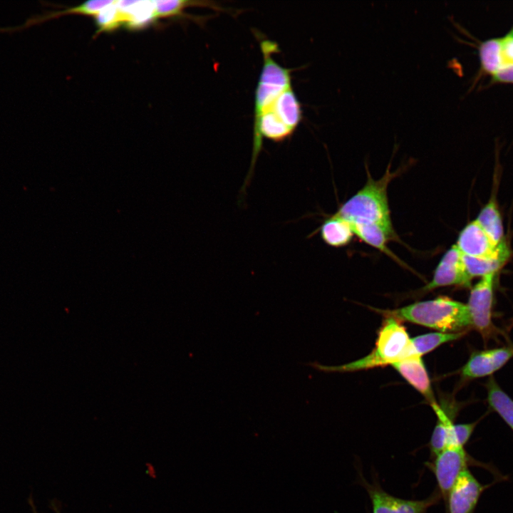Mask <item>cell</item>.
<instances>
[{
	"label": "cell",
	"mask_w": 513,
	"mask_h": 513,
	"mask_svg": "<svg viewBox=\"0 0 513 513\" xmlns=\"http://www.w3.org/2000/svg\"><path fill=\"white\" fill-rule=\"evenodd\" d=\"M470 462L472 460L463 447H447L432 458V462H428L445 502L457 478L467 470Z\"/></svg>",
	"instance_id": "obj_5"
},
{
	"label": "cell",
	"mask_w": 513,
	"mask_h": 513,
	"mask_svg": "<svg viewBox=\"0 0 513 513\" xmlns=\"http://www.w3.org/2000/svg\"><path fill=\"white\" fill-rule=\"evenodd\" d=\"M155 13L157 18H167L180 16L184 14V10L189 7H204L212 9L217 11H227L217 2L210 1H186V0H165L154 1Z\"/></svg>",
	"instance_id": "obj_18"
},
{
	"label": "cell",
	"mask_w": 513,
	"mask_h": 513,
	"mask_svg": "<svg viewBox=\"0 0 513 513\" xmlns=\"http://www.w3.org/2000/svg\"><path fill=\"white\" fill-rule=\"evenodd\" d=\"M471 279L466 271L462 254L455 244L444 254L432 280L422 289V291L448 286L470 287Z\"/></svg>",
	"instance_id": "obj_7"
},
{
	"label": "cell",
	"mask_w": 513,
	"mask_h": 513,
	"mask_svg": "<svg viewBox=\"0 0 513 513\" xmlns=\"http://www.w3.org/2000/svg\"><path fill=\"white\" fill-rule=\"evenodd\" d=\"M477 422L454 424L453 429L450 433L447 447H463L468 442Z\"/></svg>",
	"instance_id": "obj_25"
},
{
	"label": "cell",
	"mask_w": 513,
	"mask_h": 513,
	"mask_svg": "<svg viewBox=\"0 0 513 513\" xmlns=\"http://www.w3.org/2000/svg\"><path fill=\"white\" fill-rule=\"evenodd\" d=\"M513 357V346L473 352L462 368V376L477 378L492 375Z\"/></svg>",
	"instance_id": "obj_9"
},
{
	"label": "cell",
	"mask_w": 513,
	"mask_h": 513,
	"mask_svg": "<svg viewBox=\"0 0 513 513\" xmlns=\"http://www.w3.org/2000/svg\"><path fill=\"white\" fill-rule=\"evenodd\" d=\"M28 504H29V505H30V507H31V513H39V512L37 511V509H36V507L35 504H34V501H33V497H31V496L29 497V498H28Z\"/></svg>",
	"instance_id": "obj_28"
},
{
	"label": "cell",
	"mask_w": 513,
	"mask_h": 513,
	"mask_svg": "<svg viewBox=\"0 0 513 513\" xmlns=\"http://www.w3.org/2000/svg\"><path fill=\"white\" fill-rule=\"evenodd\" d=\"M475 220L495 244L504 240L502 217L495 200L491 199L484 205Z\"/></svg>",
	"instance_id": "obj_19"
},
{
	"label": "cell",
	"mask_w": 513,
	"mask_h": 513,
	"mask_svg": "<svg viewBox=\"0 0 513 513\" xmlns=\"http://www.w3.org/2000/svg\"><path fill=\"white\" fill-rule=\"evenodd\" d=\"M123 24L132 29L147 26L157 18L154 1H116Z\"/></svg>",
	"instance_id": "obj_12"
},
{
	"label": "cell",
	"mask_w": 513,
	"mask_h": 513,
	"mask_svg": "<svg viewBox=\"0 0 513 513\" xmlns=\"http://www.w3.org/2000/svg\"><path fill=\"white\" fill-rule=\"evenodd\" d=\"M354 234L357 235L364 242L378 249L394 260L398 259L388 249L387 242L389 237L385 232L378 225L361 222H348Z\"/></svg>",
	"instance_id": "obj_16"
},
{
	"label": "cell",
	"mask_w": 513,
	"mask_h": 513,
	"mask_svg": "<svg viewBox=\"0 0 513 513\" xmlns=\"http://www.w3.org/2000/svg\"><path fill=\"white\" fill-rule=\"evenodd\" d=\"M390 366L423 395L430 405L437 403L422 356L413 354L395 362Z\"/></svg>",
	"instance_id": "obj_11"
},
{
	"label": "cell",
	"mask_w": 513,
	"mask_h": 513,
	"mask_svg": "<svg viewBox=\"0 0 513 513\" xmlns=\"http://www.w3.org/2000/svg\"><path fill=\"white\" fill-rule=\"evenodd\" d=\"M94 17L99 31H113L123 24L122 17L117 7L116 1L113 4L104 8Z\"/></svg>",
	"instance_id": "obj_24"
},
{
	"label": "cell",
	"mask_w": 513,
	"mask_h": 513,
	"mask_svg": "<svg viewBox=\"0 0 513 513\" xmlns=\"http://www.w3.org/2000/svg\"><path fill=\"white\" fill-rule=\"evenodd\" d=\"M361 480L370 499L372 513H426L441 499L438 490L421 500L401 499L390 495L378 485L370 484L363 478Z\"/></svg>",
	"instance_id": "obj_6"
},
{
	"label": "cell",
	"mask_w": 513,
	"mask_h": 513,
	"mask_svg": "<svg viewBox=\"0 0 513 513\" xmlns=\"http://www.w3.org/2000/svg\"><path fill=\"white\" fill-rule=\"evenodd\" d=\"M510 256L509 246L504 239L500 243L498 252L488 258H474L462 255L463 262L469 276H484L497 274L507 262Z\"/></svg>",
	"instance_id": "obj_14"
},
{
	"label": "cell",
	"mask_w": 513,
	"mask_h": 513,
	"mask_svg": "<svg viewBox=\"0 0 513 513\" xmlns=\"http://www.w3.org/2000/svg\"><path fill=\"white\" fill-rule=\"evenodd\" d=\"M499 245L493 242L476 220L462 229L455 244L462 255L474 258L492 256L498 252Z\"/></svg>",
	"instance_id": "obj_10"
},
{
	"label": "cell",
	"mask_w": 513,
	"mask_h": 513,
	"mask_svg": "<svg viewBox=\"0 0 513 513\" xmlns=\"http://www.w3.org/2000/svg\"><path fill=\"white\" fill-rule=\"evenodd\" d=\"M430 406L437 415V423L428 443L431 458L432 459L447 447V428L451 423H454V414L448 412V409L441 407L437 403Z\"/></svg>",
	"instance_id": "obj_17"
},
{
	"label": "cell",
	"mask_w": 513,
	"mask_h": 513,
	"mask_svg": "<svg viewBox=\"0 0 513 513\" xmlns=\"http://www.w3.org/2000/svg\"><path fill=\"white\" fill-rule=\"evenodd\" d=\"M385 316H393L445 333L459 332L471 326L467 304L447 296L415 302L400 309L381 310Z\"/></svg>",
	"instance_id": "obj_3"
},
{
	"label": "cell",
	"mask_w": 513,
	"mask_h": 513,
	"mask_svg": "<svg viewBox=\"0 0 513 513\" xmlns=\"http://www.w3.org/2000/svg\"><path fill=\"white\" fill-rule=\"evenodd\" d=\"M319 232L323 241L333 247L347 245L354 234L348 222L335 214L322 223Z\"/></svg>",
	"instance_id": "obj_15"
},
{
	"label": "cell",
	"mask_w": 513,
	"mask_h": 513,
	"mask_svg": "<svg viewBox=\"0 0 513 513\" xmlns=\"http://www.w3.org/2000/svg\"><path fill=\"white\" fill-rule=\"evenodd\" d=\"M416 354L408 332L398 318L386 316L374 349L365 357L341 366H324L310 363L309 366L324 372H348L391 365Z\"/></svg>",
	"instance_id": "obj_1"
},
{
	"label": "cell",
	"mask_w": 513,
	"mask_h": 513,
	"mask_svg": "<svg viewBox=\"0 0 513 513\" xmlns=\"http://www.w3.org/2000/svg\"><path fill=\"white\" fill-rule=\"evenodd\" d=\"M267 110L272 111L293 133L303 118L301 104L292 87L283 91Z\"/></svg>",
	"instance_id": "obj_13"
},
{
	"label": "cell",
	"mask_w": 513,
	"mask_h": 513,
	"mask_svg": "<svg viewBox=\"0 0 513 513\" xmlns=\"http://www.w3.org/2000/svg\"><path fill=\"white\" fill-rule=\"evenodd\" d=\"M114 2L115 1L109 0L88 1L76 7L70 8L64 11L45 12L43 14L36 15V22L40 24L62 15L71 14H80L95 16L104 8L113 4Z\"/></svg>",
	"instance_id": "obj_23"
},
{
	"label": "cell",
	"mask_w": 513,
	"mask_h": 513,
	"mask_svg": "<svg viewBox=\"0 0 513 513\" xmlns=\"http://www.w3.org/2000/svg\"><path fill=\"white\" fill-rule=\"evenodd\" d=\"M502 67L513 65V31L501 38Z\"/></svg>",
	"instance_id": "obj_26"
},
{
	"label": "cell",
	"mask_w": 513,
	"mask_h": 513,
	"mask_svg": "<svg viewBox=\"0 0 513 513\" xmlns=\"http://www.w3.org/2000/svg\"><path fill=\"white\" fill-rule=\"evenodd\" d=\"M495 82L513 83V65L505 66L499 68L494 75Z\"/></svg>",
	"instance_id": "obj_27"
},
{
	"label": "cell",
	"mask_w": 513,
	"mask_h": 513,
	"mask_svg": "<svg viewBox=\"0 0 513 513\" xmlns=\"http://www.w3.org/2000/svg\"><path fill=\"white\" fill-rule=\"evenodd\" d=\"M501 38L483 41L479 47V56L482 69L494 75L502 68L500 56Z\"/></svg>",
	"instance_id": "obj_22"
},
{
	"label": "cell",
	"mask_w": 513,
	"mask_h": 513,
	"mask_svg": "<svg viewBox=\"0 0 513 513\" xmlns=\"http://www.w3.org/2000/svg\"><path fill=\"white\" fill-rule=\"evenodd\" d=\"M496 274L484 276L472 288L467 304L471 326L487 340L494 333L492 320L494 283Z\"/></svg>",
	"instance_id": "obj_4"
},
{
	"label": "cell",
	"mask_w": 513,
	"mask_h": 513,
	"mask_svg": "<svg viewBox=\"0 0 513 513\" xmlns=\"http://www.w3.org/2000/svg\"><path fill=\"white\" fill-rule=\"evenodd\" d=\"M485 488L486 486L466 470L459 476L447 495L446 513H473Z\"/></svg>",
	"instance_id": "obj_8"
},
{
	"label": "cell",
	"mask_w": 513,
	"mask_h": 513,
	"mask_svg": "<svg viewBox=\"0 0 513 513\" xmlns=\"http://www.w3.org/2000/svg\"><path fill=\"white\" fill-rule=\"evenodd\" d=\"M462 335V332H433L415 336L411 338V342L415 353L422 356L443 343L458 339Z\"/></svg>",
	"instance_id": "obj_21"
},
{
	"label": "cell",
	"mask_w": 513,
	"mask_h": 513,
	"mask_svg": "<svg viewBox=\"0 0 513 513\" xmlns=\"http://www.w3.org/2000/svg\"><path fill=\"white\" fill-rule=\"evenodd\" d=\"M389 164L385 174L375 180L367 170L368 179L364 187L346 201L335 214L348 222L373 223L380 227L390 239L395 237L388 202L389 182L398 171L391 172Z\"/></svg>",
	"instance_id": "obj_2"
},
{
	"label": "cell",
	"mask_w": 513,
	"mask_h": 513,
	"mask_svg": "<svg viewBox=\"0 0 513 513\" xmlns=\"http://www.w3.org/2000/svg\"><path fill=\"white\" fill-rule=\"evenodd\" d=\"M487 400L504 422L513 430V400L498 385L493 378L487 383Z\"/></svg>",
	"instance_id": "obj_20"
}]
</instances>
